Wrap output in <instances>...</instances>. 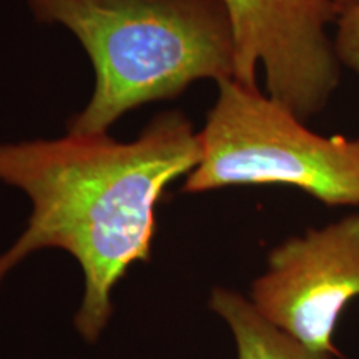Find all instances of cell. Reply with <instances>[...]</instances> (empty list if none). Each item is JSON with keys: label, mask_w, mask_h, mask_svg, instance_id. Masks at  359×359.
Returning <instances> with one entry per match:
<instances>
[{"label": "cell", "mask_w": 359, "mask_h": 359, "mask_svg": "<svg viewBox=\"0 0 359 359\" xmlns=\"http://www.w3.org/2000/svg\"><path fill=\"white\" fill-rule=\"evenodd\" d=\"M198 132L180 110L161 111L133 142L109 133L0 145V183L24 191L25 230L0 253V288L13 269L43 250L79 263L83 294L74 326L95 344L114 316L116 285L148 262L156 206L167 188L198 165Z\"/></svg>", "instance_id": "6da1fadb"}, {"label": "cell", "mask_w": 359, "mask_h": 359, "mask_svg": "<svg viewBox=\"0 0 359 359\" xmlns=\"http://www.w3.org/2000/svg\"><path fill=\"white\" fill-rule=\"evenodd\" d=\"M34 17L70 30L95 69L72 133H107L128 111L182 95L198 80L235 79L236 43L224 0H29Z\"/></svg>", "instance_id": "7a4b0ae2"}, {"label": "cell", "mask_w": 359, "mask_h": 359, "mask_svg": "<svg viewBox=\"0 0 359 359\" xmlns=\"http://www.w3.org/2000/svg\"><path fill=\"white\" fill-rule=\"evenodd\" d=\"M198 138L201 156L183 193L273 185L327 206H359V138L318 135L258 87L219 82Z\"/></svg>", "instance_id": "3957f363"}, {"label": "cell", "mask_w": 359, "mask_h": 359, "mask_svg": "<svg viewBox=\"0 0 359 359\" xmlns=\"http://www.w3.org/2000/svg\"><path fill=\"white\" fill-rule=\"evenodd\" d=\"M236 43L235 80L258 87L306 120L326 109L341 80L327 25L339 17L333 0H224Z\"/></svg>", "instance_id": "277c9868"}, {"label": "cell", "mask_w": 359, "mask_h": 359, "mask_svg": "<svg viewBox=\"0 0 359 359\" xmlns=\"http://www.w3.org/2000/svg\"><path fill=\"white\" fill-rule=\"evenodd\" d=\"M248 298L264 320L291 338L334 354L341 314L359 298V213L275 246Z\"/></svg>", "instance_id": "5b68a950"}, {"label": "cell", "mask_w": 359, "mask_h": 359, "mask_svg": "<svg viewBox=\"0 0 359 359\" xmlns=\"http://www.w3.org/2000/svg\"><path fill=\"white\" fill-rule=\"evenodd\" d=\"M208 308L230 330L236 359H334V354L308 348L264 320L240 291L217 286L210 291Z\"/></svg>", "instance_id": "8992f818"}, {"label": "cell", "mask_w": 359, "mask_h": 359, "mask_svg": "<svg viewBox=\"0 0 359 359\" xmlns=\"http://www.w3.org/2000/svg\"><path fill=\"white\" fill-rule=\"evenodd\" d=\"M333 43L341 67L359 75V2L339 13Z\"/></svg>", "instance_id": "52a82bcc"}, {"label": "cell", "mask_w": 359, "mask_h": 359, "mask_svg": "<svg viewBox=\"0 0 359 359\" xmlns=\"http://www.w3.org/2000/svg\"><path fill=\"white\" fill-rule=\"evenodd\" d=\"M358 2H359V0H333V4H334L336 7H338L339 13L344 12L349 7H353L354 4H358Z\"/></svg>", "instance_id": "ba28073f"}]
</instances>
